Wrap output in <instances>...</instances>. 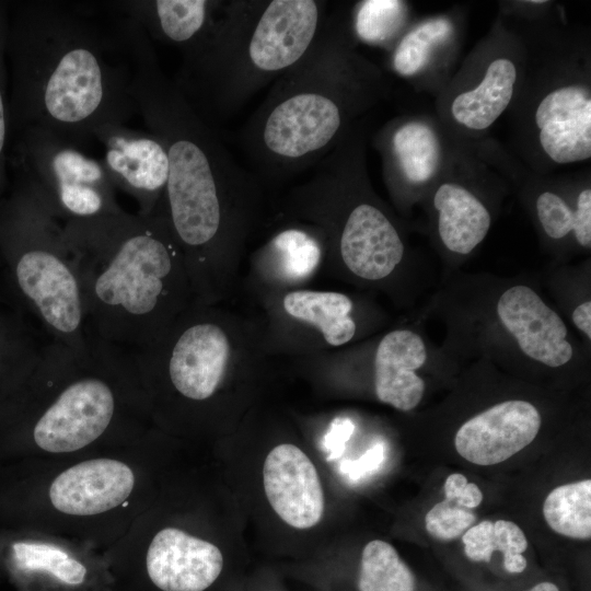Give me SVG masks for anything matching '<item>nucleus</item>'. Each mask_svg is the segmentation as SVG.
<instances>
[{"label": "nucleus", "mask_w": 591, "mask_h": 591, "mask_svg": "<svg viewBox=\"0 0 591 591\" xmlns=\"http://www.w3.org/2000/svg\"><path fill=\"white\" fill-rule=\"evenodd\" d=\"M129 34L131 90L148 131L164 144L162 208L197 302L234 303L253 236L266 223V189L162 71L152 40Z\"/></svg>", "instance_id": "obj_1"}, {"label": "nucleus", "mask_w": 591, "mask_h": 591, "mask_svg": "<svg viewBox=\"0 0 591 591\" xmlns=\"http://www.w3.org/2000/svg\"><path fill=\"white\" fill-rule=\"evenodd\" d=\"M128 19L107 2L37 1L14 34L19 118L83 146L138 114Z\"/></svg>", "instance_id": "obj_2"}, {"label": "nucleus", "mask_w": 591, "mask_h": 591, "mask_svg": "<svg viewBox=\"0 0 591 591\" xmlns=\"http://www.w3.org/2000/svg\"><path fill=\"white\" fill-rule=\"evenodd\" d=\"M62 230L94 337L140 349L196 301L162 202L150 215L121 209L66 221Z\"/></svg>", "instance_id": "obj_3"}, {"label": "nucleus", "mask_w": 591, "mask_h": 591, "mask_svg": "<svg viewBox=\"0 0 591 591\" xmlns=\"http://www.w3.org/2000/svg\"><path fill=\"white\" fill-rule=\"evenodd\" d=\"M379 91V74L355 53L346 23L328 13L309 51L236 132L251 172L269 189L314 167Z\"/></svg>", "instance_id": "obj_4"}, {"label": "nucleus", "mask_w": 591, "mask_h": 591, "mask_svg": "<svg viewBox=\"0 0 591 591\" xmlns=\"http://www.w3.org/2000/svg\"><path fill=\"white\" fill-rule=\"evenodd\" d=\"M327 7L321 0H222L206 35L182 53L173 82L217 130L309 51Z\"/></svg>", "instance_id": "obj_5"}, {"label": "nucleus", "mask_w": 591, "mask_h": 591, "mask_svg": "<svg viewBox=\"0 0 591 591\" xmlns=\"http://www.w3.org/2000/svg\"><path fill=\"white\" fill-rule=\"evenodd\" d=\"M360 135L348 131L313 174L274 205V216L314 225L322 234V276L395 304L406 297L409 259L393 217L366 178Z\"/></svg>", "instance_id": "obj_6"}, {"label": "nucleus", "mask_w": 591, "mask_h": 591, "mask_svg": "<svg viewBox=\"0 0 591 591\" xmlns=\"http://www.w3.org/2000/svg\"><path fill=\"white\" fill-rule=\"evenodd\" d=\"M445 325L449 358L561 371L589 358L566 320L525 278L455 275L427 313Z\"/></svg>", "instance_id": "obj_7"}, {"label": "nucleus", "mask_w": 591, "mask_h": 591, "mask_svg": "<svg viewBox=\"0 0 591 591\" xmlns=\"http://www.w3.org/2000/svg\"><path fill=\"white\" fill-rule=\"evenodd\" d=\"M16 206V286L50 341L82 348L91 333L62 223L32 183Z\"/></svg>", "instance_id": "obj_8"}, {"label": "nucleus", "mask_w": 591, "mask_h": 591, "mask_svg": "<svg viewBox=\"0 0 591 591\" xmlns=\"http://www.w3.org/2000/svg\"><path fill=\"white\" fill-rule=\"evenodd\" d=\"M366 293L297 288L250 300L271 358H305L362 341L386 325V316Z\"/></svg>", "instance_id": "obj_9"}, {"label": "nucleus", "mask_w": 591, "mask_h": 591, "mask_svg": "<svg viewBox=\"0 0 591 591\" xmlns=\"http://www.w3.org/2000/svg\"><path fill=\"white\" fill-rule=\"evenodd\" d=\"M82 147L40 127H26L23 149L31 183L61 223L120 211L102 161Z\"/></svg>", "instance_id": "obj_10"}, {"label": "nucleus", "mask_w": 591, "mask_h": 591, "mask_svg": "<svg viewBox=\"0 0 591 591\" xmlns=\"http://www.w3.org/2000/svg\"><path fill=\"white\" fill-rule=\"evenodd\" d=\"M273 230L247 256L241 296L248 300L270 292L309 287L322 276L325 250L321 232L309 223L273 217Z\"/></svg>", "instance_id": "obj_11"}, {"label": "nucleus", "mask_w": 591, "mask_h": 591, "mask_svg": "<svg viewBox=\"0 0 591 591\" xmlns=\"http://www.w3.org/2000/svg\"><path fill=\"white\" fill-rule=\"evenodd\" d=\"M349 347L347 352L370 368L379 402L401 412L420 404L426 391L420 371L440 354L420 331L407 325L392 327Z\"/></svg>", "instance_id": "obj_12"}, {"label": "nucleus", "mask_w": 591, "mask_h": 591, "mask_svg": "<svg viewBox=\"0 0 591 591\" xmlns=\"http://www.w3.org/2000/svg\"><path fill=\"white\" fill-rule=\"evenodd\" d=\"M93 139L103 149L102 163L116 189L131 196L138 213L154 212L163 200L169 158L163 142L150 131L108 124L95 130Z\"/></svg>", "instance_id": "obj_13"}, {"label": "nucleus", "mask_w": 591, "mask_h": 591, "mask_svg": "<svg viewBox=\"0 0 591 591\" xmlns=\"http://www.w3.org/2000/svg\"><path fill=\"white\" fill-rule=\"evenodd\" d=\"M542 425V413L532 402L503 399L467 418L455 432L454 447L473 464L494 465L534 441Z\"/></svg>", "instance_id": "obj_14"}, {"label": "nucleus", "mask_w": 591, "mask_h": 591, "mask_svg": "<svg viewBox=\"0 0 591 591\" xmlns=\"http://www.w3.org/2000/svg\"><path fill=\"white\" fill-rule=\"evenodd\" d=\"M266 497L288 525L304 530L316 525L324 513V494L318 473L297 445H276L263 467Z\"/></svg>", "instance_id": "obj_15"}, {"label": "nucleus", "mask_w": 591, "mask_h": 591, "mask_svg": "<svg viewBox=\"0 0 591 591\" xmlns=\"http://www.w3.org/2000/svg\"><path fill=\"white\" fill-rule=\"evenodd\" d=\"M146 567L151 582L162 591H205L219 578L223 556L208 541L165 528L152 538Z\"/></svg>", "instance_id": "obj_16"}, {"label": "nucleus", "mask_w": 591, "mask_h": 591, "mask_svg": "<svg viewBox=\"0 0 591 591\" xmlns=\"http://www.w3.org/2000/svg\"><path fill=\"white\" fill-rule=\"evenodd\" d=\"M134 486L135 475L126 463L94 459L61 472L49 487V499L62 513L94 515L121 505Z\"/></svg>", "instance_id": "obj_17"}, {"label": "nucleus", "mask_w": 591, "mask_h": 591, "mask_svg": "<svg viewBox=\"0 0 591 591\" xmlns=\"http://www.w3.org/2000/svg\"><path fill=\"white\" fill-rule=\"evenodd\" d=\"M538 141L545 154L558 164L591 157V95L580 84L548 92L535 111Z\"/></svg>", "instance_id": "obj_18"}, {"label": "nucleus", "mask_w": 591, "mask_h": 591, "mask_svg": "<svg viewBox=\"0 0 591 591\" xmlns=\"http://www.w3.org/2000/svg\"><path fill=\"white\" fill-rule=\"evenodd\" d=\"M222 0L109 1L115 11L134 20L151 40L179 48L195 46L210 28Z\"/></svg>", "instance_id": "obj_19"}, {"label": "nucleus", "mask_w": 591, "mask_h": 591, "mask_svg": "<svg viewBox=\"0 0 591 591\" xmlns=\"http://www.w3.org/2000/svg\"><path fill=\"white\" fill-rule=\"evenodd\" d=\"M432 204L442 248L454 259L471 255L490 230L491 215L487 206L468 188L452 182L436 189Z\"/></svg>", "instance_id": "obj_20"}, {"label": "nucleus", "mask_w": 591, "mask_h": 591, "mask_svg": "<svg viewBox=\"0 0 591 591\" xmlns=\"http://www.w3.org/2000/svg\"><path fill=\"white\" fill-rule=\"evenodd\" d=\"M0 565L20 591H32L47 578L60 586L79 587L88 573L80 560L59 546L21 538L0 542Z\"/></svg>", "instance_id": "obj_21"}, {"label": "nucleus", "mask_w": 591, "mask_h": 591, "mask_svg": "<svg viewBox=\"0 0 591 591\" xmlns=\"http://www.w3.org/2000/svg\"><path fill=\"white\" fill-rule=\"evenodd\" d=\"M387 157L390 177L417 186L437 173L440 146L434 131L425 123L408 120L394 126L381 144Z\"/></svg>", "instance_id": "obj_22"}, {"label": "nucleus", "mask_w": 591, "mask_h": 591, "mask_svg": "<svg viewBox=\"0 0 591 591\" xmlns=\"http://www.w3.org/2000/svg\"><path fill=\"white\" fill-rule=\"evenodd\" d=\"M517 81L515 65L508 58L493 60L480 83L455 96L451 104L454 120L472 130L490 127L508 107Z\"/></svg>", "instance_id": "obj_23"}, {"label": "nucleus", "mask_w": 591, "mask_h": 591, "mask_svg": "<svg viewBox=\"0 0 591 591\" xmlns=\"http://www.w3.org/2000/svg\"><path fill=\"white\" fill-rule=\"evenodd\" d=\"M444 500L436 503L425 517L427 532L441 541L462 535L475 522L471 509L483 501V494L474 483L460 473L447 477L443 485Z\"/></svg>", "instance_id": "obj_24"}, {"label": "nucleus", "mask_w": 591, "mask_h": 591, "mask_svg": "<svg viewBox=\"0 0 591 591\" xmlns=\"http://www.w3.org/2000/svg\"><path fill=\"white\" fill-rule=\"evenodd\" d=\"M535 213L543 232L552 241H563L573 235L577 245L591 248V189L579 192L575 206L564 197L551 192H542L535 200Z\"/></svg>", "instance_id": "obj_25"}, {"label": "nucleus", "mask_w": 591, "mask_h": 591, "mask_svg": "<svg viewBox=\"0 0 591 591\" xmlns=\"http://www.w3.org/2000/svg\"><path fill=\"white\" fill-rule=\"evenodd\" d=\"M464 553L473 561H490L495 551L503 554V566L508 572L519 573L526 568L522 555L528 540L521 528L512 521L484 520L467 529L462 536Z\"/></svg>", "instance_id": "obj_26"}, {"label": "nucleus", "mask_w": 591, "mask_h": 591, "mask_svg": "<svg viewBox=\"0 0 591 591\" xmlns=\"http://www.w3.org/2000/svg\"><path fill=\"white\" fill-rule=\"evenodd\" d=\"M543 515L556 533L571 538L589 540L591 480H578L553 489L543 503Z\"/></svg>", "instance_id": "obj_27"}, {"label": "nucleus", "mask_w": 591, "mask_h": 591, "mask_svg": "<svg viewBox=\"0 0 591 591\" xmlns=\"http://www.w3.org/2000/svg\"><path fill=\"white\" fill-rule=\"evenodd\" d=\"M359 591H414L415 577L387 542H369L361 555Z\"/></svg>", "instance_id": "obj_28"}, {"label": "nucleus", "mask_w": 591, "mask_h": 591, "mask_svg": "<svg viewBox=\"0 0 591 591\" xmlns=\"http://www.w3.org/2000/svg\"><path fill=\"white\" fill-rule=\"evenodd\" d=\"M453 27L447 19H432L406 33L392 56V67L402 77H412L427 65L434 46L445 42Z\"/></svg>", "instance_id": "obj_29"}, {"label": "nucleus", "mask_w": 591, "mask_h": 591, "mask_svg": "<svg viewBox=\"0 0 591 591\" xmlns=\"http://www.w3.org/2000/svg\"><path fill=\"white\" fill-rule=\"evenodd\" d=\"M406 16L405 3L397 0H367L354 15L356 36L368 44L389 42L399 31Z\"/></svg>", "instance_id": "obj_30"}, {"label": "nucleus", "mask_w": 591, "mask_h": 591, "mask_svg": "<svg viewBox=\"0 0 591 591\" xmlns=\"http://www.w3.org/2000/svg\"><path fill=\"white\" fill-rule=\"evenodd\" d=\"M354 430L355 425L349 418L337 417L332 421L324 438V445L333 454L332 457H336L343 452L344 444Z\"/></svg>", "instance_id": "obj_31"}, {"label": "nucleus", "mask_w": 591, "mask_h": 591, "mask_svg": "<svg viewBox=\"0 0 591 591\" xmlns=\"http://www.w3.org/2000/svg\"><path fill=\"white\" fill-rule=\"evenodd\" d=\"M384 459V447L382 443L374 444L359 460L345 462L344 473L349 474L352 479H357L368 472L376 470Z\"/></svg>", "instance_id": "obj_32"}, {"label": "nucleus", "mask_w": 591, "mask_h": 591, "mask_svg": "<svg viewBox=\"0 0 591 591\" xmlns=\"http://www.w3.org/2000/svg\"><path fill=\"white\" fill-rule=\"evenodd\" d=\"M5 138H7L5 104H4L3 91L0 85V158L3 154Z\"/></svg>", "instance_id": "obj_33"}, {"label": "nucleus", "mask_w": 591, "mask_h": 591, "mask_svg": "<svg viewBox=\"0 0 591 591\" xmlns=\"http://www.w3.org/2000/svg\"><path fill=\"white\" fill-rule=\"evenodd\" d=\"M528 591H559L557 586L552 582H540Z\"/></svg>", "instance_id": "obj_34"}]
</instances>
